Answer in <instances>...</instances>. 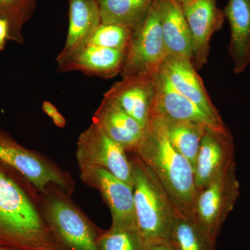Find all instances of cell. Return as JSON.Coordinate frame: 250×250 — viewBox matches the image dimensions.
Masks as SVG:
<instances>
[{
    "instance_id": "obj_23",
    "label": "cell",
    "mask_w": 250,
    "mask_h": 250,
    "mask_svg": "<svg viewBox=\"0 0 250 250\" xmlns=\"http://www.w3.org/2000/svg\"><path fill=\"white\" fill-rule=\"evenodd\" d=\"M37 0H0V19L9 24L8 40L23 44L22 29L35 11Z\"/></svg>"
},
{
    "instance_id": "obj_29",
    "label": "cell",
    "mask_w": 250,
    "mask_h": 250,
    "mask_svg": "<svg viewBox=\"0 0 250 250\" xmlns=\"http://www.w3.org/2000/svg\"><path fill=\"white\" fill-rule=\"evenodd\" d=\"M181 4H184V3L188 2V1H190V0H178Z\"/></svg>"
},
{
    "instance_id": "obj_4",
    "label": "cell",
    "mask_w": 250,
    "mask_h": 250,
    "mask_svg": "<svg viewBox=\"0 0 250 250\" xmlns=\"http://www.w3.org/2000/svg\"><path fill=\"white\" fill-rule=\"evenodd\" d=\"M42 194L41 213L61 248L65 250H100L97 228L59 188Z\"/></svg>"
},
{
    "instance_id": "obj_1",
    "label": "cell",
    "mask_w": 250,
    "mask_h": 250,
    "mask_svg": "<svg viewBox=\"0 0 250 250\" xmlns=\"http://www.w3.org/2000/svg\"><path fill=\"white\" fill-rule=\"evenodd\" d=\"M34 189L19 172L0 161V248L60 249L37 207Z\"/></svg>"
},
{
    "instance_id": "obj_12",
    "label": "cell",
    "mask_w": 250,
    "mask_h": 250,
    "mask_svg": "<svg viewBox=\"0 0 250 250\" xmlns=\"http://www.w3.org/2000/svg\"><path fill=\"white\" fill-rule=\"evenodd\" d=\"M154 77L156 95L150 119L161 117L176 121L192 122L213 129H228L223 122L216 121L196 104L178 93L160 70Z\"/></svg>"
},
{
    "instance_id": "obj_15",
    "label": "cell",
    "mask_w": 250,
    "mask_h": 250,
    "mask_svg": "<svg viewBox=\"0 0 250 250\" xmlns=\"http://www.w3.org/2000/svg\"><path fill=\"white\" fill-rule=\"evenodd\" d=\"M159 70L178 93L196 104L216 121L223 122L192 61L167 56Z\"/></svg>"
},
{
    "instance_id": "obj_20",
    "label": "cell",
    "mask_w": 250,
    "mask_h": 250,
    "mask_svg": "<svg viewBox=\"0 0 250 250\" xmlns=\"http://www.w3.org/2000/svg\"><path fill=\"white\" fill-rule=\"evenodd\" d=\"M150 121L154 122L162 129L172 147L187 158L193 167L202 138L207 126L192 122L176 121L161 117H154Z\"/></svg>"
},
{
    "instance_id": "obj_27",
    "label": "cell",
    "mask_w": 250,
    "mask_h": 250,
    "mask_svg": "<svg viewBox=\"0 0 250 250\" xmlns=\"http://www.w3.org/2000/svg\"><path fill=\"white\" fill-rule=\"evenodd\" d=\"M9 24L6 21L0 19V52L4 49L6 41L8 40Z\"/></svg>"
},
{
    "instance_id": "obj_26",
    "label": "cell",
    "mask_w": 250,
    "mask_h": 250,
    "mask_svg": "<svg viewBox=\"0 0 250 250\" xmlns=\"http://www.w3.org/2000/svg\"><path fill=\"white\" fill-rule=\"evenodd\" d=\"M42 109L44 113H46L52 120L54 124L57 125L58 127L63 128L66 125V121L65 118L59 113L57 107L48 101H45L42 103Z\"/></svg>"
},
{
    "instance_id": "obj_14",
    "label": "cell",
    "mask_w": 250,
    "mask_h": 250,
    "mask_svg": "<svg viewBox=\"0 0 250 250\" xmlns=\"http://www.w3.org/2000/svg\"><path fill=\"white\" fill-rule=\"evenodd\" d=\"M68 30L65 45L56 58L58 66L83 48L102 24L98 0H68Z\"/></svg>"
},
{
    "instance_id": "obj_31",
    "label": "cell",
    "mask_w": 250,
    "mask_h": 250,
    "mask_svg": "<svg viewBox=\"0 0 250 250\" xmlns=\"http://www.w3.org/2000/svg\"><path fill=\"white\" fill-rule=\"evenodd\" d=\"M59 250H65L62 249V248H60V249H59Z\"/></svg>"
},
{
    "instance_id": "obj_17",
    "label": "cell",
    "mask_w": 250,
    "mask_h": 250,
    "mask_svg": "<svg viewBox=\"0 0 250 250\" xmlns=\"http://www.w3.org/2000/svg\"><path fill=\"white\" fill-rule=\"evenodd\" d=\"M167 56L192 59V41L178 0H156Z\"/></svg>"
},
{
    "instance_id": "obj_25",
    "label": "cell",
    "mask_w": 250,
    "mask_h": 250,
    "mask_svg": "<svg viewBox=\"0 0 250 250\" xmlns=\"http://www.w3.org/2000/svg\"><path fill=\"white\" fill-rule=\"evenodd\" d=\"M133 30L134 29L131 28L120 24L102 23L87 45L126 50L131 40Z\"/></svg>"
},
{
    "instance_id": "obj_19",
    "label": "cell",
    "mask_w": 250,
    "mask_h": 250,
    "mask_svg": "<svg viewBox=\"0 0 250 250\" xmlns=\"http://www.w3.org/2000/svg\"><path fill=\"white\" fill-rule=\"evenodd\" d=\"M231 29L229 51L235 73L250 64V0H229L224 9Z\"/></svg>"
},
{
    "instance_id": "obj_22",
    "label": "cell",
    "mask_w": 250,
    "mask_h": 250,
    "mask_svg": "<svg viewBox=\"0 0 250 250\" xmlns=\"http://www.w3.org/2000/svg\"><path fill=\"white\" fill-rule=\"evenodd\" d=\"M167 242L172 250H215L217 241L192 219L177 213Z\"/></svg>"
},
{
    "instance_id": "obj_8",
    "label": "cell",
    "mask_w": 250,
    "mask_h": 250,
    "mask_svg": "<svg viewBox=\"0 0 250 250\" xmlns=\"http://www.w3.org/2000/svg\"><path fill=\"white\" fill-rule=\"evenodd\" d=\"M126 151L93 123L79 136L76 158L79 169H105L129 185H133L131 166Z\"/></svg>"
},
{
    "instance_id": "obj_2",
    "label": "cell",
    "mask_w": 250,
    "mask_h": 250,
    "mask_svg": "<svg viewBox=\"0 0 250 250\" xmlns=\"http://www.w3.org/2000/svg\"><path fill=\"white\" fill-rule=\"evenodd\" d=\"M131 152L152 170L177 213L192 218L197 193L193 167L187 158L172 147L154 122H149L142 139Z\"/></svg>"
},
{
    "instance_id": "obj_21",
    "label": "cell",
    "mask_w": 250,
    "mask_h": 250,
    "mask_svg": "<svg viewBox=\"0 0 250 250\" xmlns=\"http://www.w3.org/2000/svg\"><path fill=\"white\" fill-rule=\"evenodd\" d=\"M156 0H98L102 23L134 29L145 21Z\"/></svg>"
},
{
    "instance_id": "obj_30",
    "label": "cell",
    "mask_w": 250,
    "mask_h": 250,
    "mask_svg": "<svg viewBox=\"0 0 250 250\" xmlns=\"http://www.w3.org/2000/svg\"><path fill=\"white\" fill-rule=\"evenodd\" d=\"M0 250H14L7 249V248H0Z\"/></svg>"
},
{
    "instance_id": "obj_18",
    "label": "cell",
    "mask_w": 250,
    "mask_h": 250,
    "mask_svg": "<svg viewBox=\"0 0 250 250\" xmlns=\"http://www.w3.org/2000/svg\"><path fill=\"white\" fill-rule=\"evenodd\" d=\"M126 50L86 45L68 62L59 65L62 72L77 71L87 75L113 78L123 71Z\"/></svg>"
},
{
    "instance_id": "obj_9",
    "label": "cell",
    "mask_w": 250,
    "mask_h": 250,
    "mask_svg": "<svg viewBox=\"0 0 250 250\" xmlns=\"http://www.w3.org/2000/svg\"><path fill=\"white\" fill-rule=\"evenodd\" d=\"M80 170L82 182L98 190L109 208L112 227L136 225L132 186L102 167H82Z\"/></svg>"
},
{
    "instance_id": "obj_13",
    "label": "cell",
    "mask_w": 250,
    "mask_h": 250,
    "mask_svg": "<svg viewBox=\"0 0 250 250\" xmlns=\"http://www.w3.org/2000/svg\"><path fill=\"white\" fill-rule=\"evenodd\" d=\"M154 77L136 75L123 77L122 80L112 85L104 96L116 100L145 129L150 119L155 99Z\"/></svg>"
},
{
    "instance_id": "obj_10",
    "label": "cell",
    "mask_w": 250,
    "mask_h": 250,
    "mask_svg": "<svg viewBox=\"0 0 250 250\" xmlns=\"http://www.w3.org/2000/svg\"><path fill=\"white\" fill-rule=\"evenodd\" d=\"M235 163L234 143L228 128H206L193 167L197 191Z\"/></svg>"
},
{
    "instance_id": "obj_3",
    "label": "cell",
    "mask_w": 250,
    "mask_h": 250,
    "mask_svg": "<svg viewBox=\"0 0 250 250\" xmlns=\"http://www.w3.org/2000/svg\"><path fill=\"white\" fill-rule=\"evenodd\" d=\"M130 162L136 228L147 242L167 241L177 210L152 170L136 156Z\"/></svg>"
},
{
    "instance_id": "obj_24",
    "label": "cell",
    "mask_w": 250,
    "mask_h": 250,
    "mask_svg": "<svg viewBox=\"0 0 250 250\" xmlns=\"http://www.w3.org/2000/svg\"><path fill=\"white\" fill-rule=\"evenodd\" d=\"M147 243L136 225L111 226L102 230L98 241L100 250H146Z\"/></svg>"
},
{
    "instance_id": "obj_7",
    "label": "cell",
    "mask_w": 250,
    "mask_h": 250,
    "mask_svg": "<svg viewBox=\"0 0 250 250\" xmlns=\"http://www.w3.org/2000/svg\"><path fill=\"white\" fill-rule=\"evenodd\" d=\"M167 57L155 1L147 18L133 30L126 49L122 77L154 75Z\"/></svg>"
},
{
    "instance_id": "obj_28",
    "label": "cell",
    "mask_w": 250,
    "mask_h": 250,
    "mask_svg": "<svg viewBox=\"0 0 250 250\" xmlns=\"http://www.w3.org/2000/svg\"><path fill=\"white\" fill-rule=\"evenodd\" d=\"M146 250H172L167 241L148 242Z\"/></svg>"
},
{
    "instance_id": "obj_6",
    "label": "cell",
    "mask_w": 250,
    "mask_h": 250,
    "mask_svg": "<svg viewBox=\"0 0 250 250\" xmlns=\"http://www.w3.org/2000/svg\"><path fill=\"white\" fill-rule=\"evenodd\" d=\"M239 195L235 163L197 191L191 219L217 241L220 229Z\"/></svg>"
},
{
    "instance_id": "obj_5",
    "label": "cell",
    "mask_w": 250,
    "mask_h": 250,
    "mask_svg": "<svg viewBox=\"0 0 250 250\" xmlns=\"http://www.w3.org/2000/svg\"><path fill=\"white\" fill-rule=\"evenodd\" d=\"M0 161L19 172L36 190L43 193L50 187L71 195L75 183L71 176L40 153L18 143L0 127Z\"/></svg>"
},
{
    "instance_id": "obj_16",
    "label": "cell",
    "mask_w": 250,
    "mask_h": 250,
    "mask_svg": "<svg viewBox=\"0 0 250 250\" xmlns=\"http://www.w3.org/2000/svg\"><path fill=\"white\" fill-rule=\"evenodd\" d=\"M93 123L119 143L126 152H133L142 139L144 128L123 109L114 99L104 96L94 113Z\"/></svg>"
},
{
    "instance_id": "obj_11",
    "label": "cell",
    "mask_w": 250,
    "mask_h": 250,
    "mask_svg": "<svg viewBox=\"0 0 250 250\" xmlns=\"http://www.w3.org/2000/svg\"><path fill=\"white\" fill-rule=\"evenodd\" d=\"M182 5L192 36V64L200 70L208 61L210 39L223 27L226 18L217 0H190Z\"/></svg>"
}]
</instances>
